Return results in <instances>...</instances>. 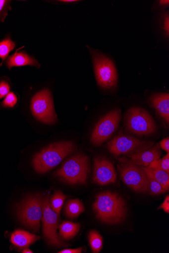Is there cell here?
<instances>
[{
	"label": "cell",
	"instance_id": "52a82bcc",
	"mask_svg": "<svg viewBox=\"0 0 169 253\" xmlns=\"http://www.w3.org/2000/svg\"><path fill=\"white\" fill-rule=\"evenodd\" d=\"M31 109L33 116L40 122L46 124L56 122L53 98L49 90L43 89L33 97Z\"/></svg>",
	"mask_w": 169,
	"mask_h": 253
},
{
	"label": "cell",
	"instance_id": "5bb4252c",
	"mask_svg": "<svg viewBox=\"0 0 169 253\" xmlns=\"http://www.w3.org/2000/svg\"><path fill=\"white\" fill-rule=\"evenodd\" d=\"M153 107L159 116L168 124L169 123V95L166 93L155 94L150 99Z\"/></svg>",
	"mask_w": 169,
	"mask_h": 253
},
{
	"label": "cell",
	"instance_id": "6da1fadb",
	"mask_svg": "<svg viewBox=\"0 0 169 253\" xmlns=\"http://www.w3.org/2000/svg\"><path fill=\"white\" fill-rule=\"evenodd\" d=\"M95 198L93 209L100 221L107 224H117L125 220L127 207L122 197L116 193L106 191L99 193Z\"/></svg>",
	"mask_w": 169,
	"mask_h": 253
},
{
	"label": "cell",
	"instance_id": "cb8c5ba5",
	"mask_svg": "<svg viewBox=\"0 0 169 253\" xmlns=\"http://www.w3.org/2000/svg\"><path fill=\"white\" fill-rule=\"evenodd\" d=\"M148 167H158L169 173V153H167L162 159L154 161Z\"/></svg>",
	"mask_w": 169,
	"mask_h": 253
},
{
	"label": "cell",
	"instance_id": "484cf974",
	"mask_svg": "<svg viewBox=\"0 0 169 253\" xmlns=\"http://www.w3.org/2000/svg\"><path fill=\"white\" fill-rule=\"evenodd\" d=\"M10 1L0 0V23L4 22L7 15L8 11L10 9Z\"/></svg>",
	"mask_w": 169,
	"mask_h": 253
},
{
	"label": "cell",
	"instance_id": "83f0119b",
	"mask_svg": "<svg viewBox=\"0 0 169 253\" xmlns=\"http://www.w3.org/2000/svg\"><path fill=\"white\" fill-rule=\"evenodd\" d=\"M163 209L167 213H169V196L168 195L159 209Z\"/></svg>",
	"mask_w": 169,
	"mask_h": 253
},
{
	"label": "cell",
	"instance_id": "44dd1931",
	"mask_svg": "<svg viewBox=\"0 0 169 253\" xmlns=\"http://www.w3.org/2000/svg\"><path fill=\"white\" fill-rule=\"evenodd\" d=\"M89 241L92 251L95 253H100L103 246L102 236L95 230H92L88 235Z\"/></svg>",
	"mask_w": 169,
	"mask_h": 253
},
{
	"label": "cell",
	"instance_id": "4316f807",
	"mask_svg": "<svg viewBox=\"0 0 169 253\" xmlns=\"http://www.w3.org/2000/svg\"><path fill=\"white\" fill-rule=\"evenodd\" d=\"M10 85L7 80L0 81V99H3L7 96L10 92Z\"/></svg>",
	"mask_w": 169,
	"mask_h": 253
},
{
	"label": "cell",
	"instance_id": "8992f818",
	"mask_svg": "<svg viewBox=\"0 0 169 253\" xmlns=\"http://www.w3.org/2000/svg\"><path fill=\"white\" fill-rule=\"evenodd\" d=\"M126 130L137 135H148L157 130L155 121L146 110L140 108H132L125 116Z\"/></svg>",
	"mask_w": 169,
	"mask_h": 253
},
{
	"label": "cell",
	"instance_id": "2e32d148",
	"mask_svg": "<svg viewBox=\"0 0 169 253\" xmlns=\"http://www.w3.org/2000/svg\"><path fill=\"white\" fill-rule=\"evenodd\" d=\"M40 239V237L22 230H17L11 237V242L20 248H26Z\"/></svg>",
	"mask_w": 169,
	"mask_h": 253
},
{
	"label": "cell",
	"instance_id": "9c48e42d",
	"mask_svg": "<svg viewBox=\"0 0 169 253\" xmlns=\"http://www.w3.org/2000/svg\"><path fill=\"white\" fill-rule=\"evenodd\" d=\"M96 80L99 84L105 88L116 86L117 74L115 67L109 58L98 52L92 51Z\"/></svg>",
	"mask_w": 169,
	"mask_h": 253
},
{
	"label": "cell",
	"instance_id": "277c9868",
	"mask_svg": "<svg viewBox=\"0 0 169 253\" xmlns=\"http://www.w3.org/2000/svg\"><path fill=\"white\" fill-rule=\"evenodd\" d=\"M42 219L43 235L47 242L55 247L68 246L61 240L57 232L60 217L59 214L55 212L51 208L50 193L43 196Z\"/></svg>",
	"mask_w": 169,
	"mask_h": 253
},
{
	"label": "cell",
	"instance_id": "7402d4cb",
	"mask_svg": "<svg viewBox=\"0 0 169 253\" xmlns=\"http://www.w3.org/2000/svg\"><path fill=\"white\" fill-rule=\"evenodd\" d=\"M66 198V196L61 191H56L50 201L52 210L57 214H59Z\"/></svg>",
	"mask_w": 169,
	"mask_h": 253
},
{
	"label": "cell",
	"instance_id": "1f68e13d",
	"mask_svg": "<svg viewBox=\"0 0 169 253\" xmlns=\"http://www.w3.org/2000/svg\"><path fill=\"white\" fill-rule=\"evenodd\" d=\"M169 3L168 0H167V1H166V0H162V1H160V3L162 6H168Z\"/></svg>",
	"mask_w": 169,
	"mask_h": 253
},
{
	"label": "cell",
	"instance_id": "d6986e66",
	"mask_svg": "<svg viewBox=\"0 0 169 253\" xmlns=\"http://www.w3.org/2000/svg\"><path fill=\"white\" fill-rule=\"evenodd\" d=\"M155 178L167 192L169 189V173L158 168L147 167Z\"/></svg>",
	"mask_w": 169,
	"mask_h": 253
},
{
	"label": "cell",
	"instance_id": "836d02e7",
	"mask_svg": "<svg viewBox=\"0 0 169 253\" xmlns=\"http://www.w3.org/2000/svg\"><path fill=\"white\" fill-rule=\"evenodd\" d=\"M76 1H76V0H64V1H61V2H67V3L74 2H76Z\"/></svg>",
	"mask_w": 169,
	"mask_h": 253
},
{
	"label": "cell",
	"instance_id": "5b68a950",
	"mask_svg": "<svg viewBox=\"0 0 169 253\" xmlns=\"http://www.w3.org/2000/svg\"><path fill=\"white\" fill-rule=\"evenodd\" d=\"M43 196L40 194L30 196L21 203L17 214L20 221L35 232L39 231L42 217Z\"/></svg>",
	"mask_w": 169,
	"mask_h": 253
},
{
	"label": "cell",
	"instance_id": "d6a6232c",
	"mask_svg": "<svg viewBox=\"0 0 169 253\" xmlns=\"http://www.w3.org/2000/svg\"><path fill=\"white\" fill-rule=\"evenodd\" d=\"M22 252L23 253H33L31 250H30L29 249H27L26 248V249H23V250L22 251Z\"/></svg>",
	"mask_w": 169,
	"mask_h": 253
},
{
	"label": "cell",
	"instance_id": "9a60e30c",
	"mask_svg": "<svg viewBox=\"0 0 169 253\" xmlns=\"http://www.w3.org/2000/svg\"><path fill=\"white\" fill-rule=\"evenodd\" d=\"M17 50L12 55L9 56L6 62L7 67L11 70L13 67H20L26 65L40 67L38 61L33 57L24 52H18Z\"/></svg>",
	"mask_w": 169,
	"mask_h": 253
},
{
	"label": "cell",
	"instance_id": "7c38bea8",
	"mask_svg": "<svg viewBox=\"0 0 169 253\" xmlns=\"http://www.w3.org/2000/svg\"><path fill=\"white\" fill-rule=\"evenodd\" d=\"M93 179L101 186L114 183L116 174L113 165L106 159L96 158L94 160Z\"/></svg>",
	"mask_w": 169,
	"mask_h": 253
},
{
	"label": "cell",
	"instance_id": "30bf717a",
	"mask_svg": "<svg viewBox=\"0 0 169 253\" xmlns=\"http://www.w3.org/2000/svg\"><path fill=\"white\" fill-rule=\"evenodd\" d=\"M121 118L119 109L113 110L103 118L95 126L91 141L95 146H100L110 139L118 126Z\"/></svg>",
	"mask_w": 169,
	"mask_h": 253
},
{
	"label": "cell",
	"instance_id": "ba28073f",
	"mask_svg": "<svg viewBox=\"0 0 169 253\" xmlns=\"http://www.w3.org/2000/svg\"><path fill=\"white\" fill-rule=\"evenodd\" d=\"M120 177L129 188L140 193L149 191L147 175L140 166L128 163H121L118 166Z\"/></svg>",
	"mask_w": 169,
	"mask_h": 253
},
{
	"label": "cell",
	"instance_id": "3957f363",
	"mask_svg": "<svg viewBox=\"0 0 169 253\" xmlns=\"http://www.w3.org/2000/svg\"><path fill=\"white\" fill-rule=\"evenodd\" d=\"M89 172V159L83 154H77L67 159L56 175L70 185L85 184Z\"/></svg>",
	"mask_w": 169,
	"mask_h": 253
},
{
	"label": "cell",
	"instance_id": "7a4b0ae2",
	"mask_svg": "<svg viewBox=\"0 0 169 253\" xmlns=\"http://www.w3.org/2000/svg\"><path fill=\"white\" fill-rule=\"evenodd\" d=\"M75 149L74 143L71 142H61L52 144L34 156L33 167L39 173L49 171L73 152Z\"/></svg>",
	"mask_w": 169,
	"mask_h": 253
},
{
	"label": "cell",
	"instance_id": "d4e9b609",
	"mask_svg": "<svg viewBox=\"0 0 169 253\" xmlns=\"http://www.w3.org/2000/svg\"><path fill=\"white\" fill-rule=\"evenodd\" d=\"M17 101L18 99L16 95L13 92H9L5 97L1 105L4 108H11L16 105Z\"/></svg>",
	"mask_w": 169,
	"mask_h": 253
},
{
	"label": "cell",
	"instance_id": "8fae6325",
	"mask_svg": "<svg viewBox=\"0 0 169 253\" xmlns=\"http://www.w3.org/2000/svg\"><path fill=\"white\" fill-rule=\"evenodd\" d=\"M153 145V142L141 141L133 136L120 134L109 142L108 147L110 153L116 157L121 154L137 153L150 148Z\"/></svg>",
	"mask_w": 169,
	"mask_h": 253
},
{
	"label": "cell",
	"instance_id": "f546056e",
	"mask_svg": "<svg viewBox=\"0 0 169 253\" xmlns=\"http://www.w3.org/2000/svg\"><path fill=\"white\" fill-rule=\"evenodd\" d=\"M83 248L82 247L77 249H67L60 251L59 253H81L82 252Z\"/></svg>",
	"mask_w": 169,
	"mask_h": 253
},
{
	"label": "cell",
	"instance_id": "f1b7e54d",
	"mask_svg": "<svg viewBox=\"0 0 169 253\" xmlns=\"http://www.w3.org/2000/svg\"><path fill=\"white\" fill-rule=\"evenodd\" d=\"M160 147L166 151L167 153L169 152V137L165 138L164 140L161 141L160 143Z\"/></svg>",
	"mask_w": 169,
	"mask_h": 253
},
{
	"label": "cell",
	"instance_id": "e0dca14e",
	"mask_svg": "<svg viewBox=\"0 0 169 253\" xmlns=\"http://www.w3.org/2000/svg\"><path fill=\"white\" fill-rule=\"evenodd\" d=\"M64 211L68 218L75 219L85 211V208L79 199H71L66 202Z\"/></svg>",
	"mask_w": 169,
	"mask_h": 253
},
{
	"label": "cell",
	"instance_id": "ac0fdd59",
	"mask_svg": "<svg viewBox=\"0 0 169 253\" xmlns=\"http://www.w3.org/2000/svg\"><path fill=\"white\" fill-rule=\"evenodd\" d=\"M80 227L79 223L63 221L58 227L59 235L64 240H71L78 234Z\"/></svg>",
	"mask_w": 169,
	"mask_h": 253
},
{
	"label": "cell",
	"instance_id": "4dcf8cb0",
	"mask_svg": "<svg viewBox=\"0 0 169 253\" xmlns=\"http://www.w3.org/2000/svg\"><path fill=\"white\" fill-rule=\"evenodd\" d=\"M169 19L168 14L166 15L164 19V29L167 32V35H169Z\"/></svg>",
	"mask_w": 169,
	"mask_h": 253
},
{
	"label": "cell",
	"instance_id": "ffe728a7",
	"mask_svg": "<svg viewBox=\"0 0 169 253\" xmlns=\"http://www.w3.org/2000/svg\"><path fill=\"white\" fill-rule=\"evenodd\" d=\"M146 172L149 183V191L152 195H158L165 193L166 191L163 189L161 184L155 178L147 167H142Z\"/></svg>",
	"mask_w": 169,
	"mask_h": 253
},
{
	"label": "cell",
	"instance_id": "4fadbf2b",
	"mask_svg": "<svg viewBox=\"0 0 169 253\" xmlns=\"http://www.w3.org/2000/svg\"><path fill=\"white\" fill-rule=\"evenodd\" d=\"M161 155V150L158 145L150 148L128 156L129 159L121 158V163H128L138 166L148 167L154 161L159 160Z\"/></svg>",
	"mask_w": 169,
	"mask_h": 253
},
{
	"label": "cell",
	"instance_id": "603a6c76",
	"mask_svg": "<svg viewBox=\"0 0 169 253\" xmlns=\"http://www.w3.org/2000/svg\"><path fill=\"white\" fill-rule=\"evenodd\" d=\"M15 47V43L10 38H7L0 42V58L2 60V63Z\"/></svg>",
	"mask_w": 169,
	"mask_h": 253
}]
</instances>
